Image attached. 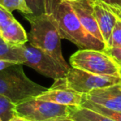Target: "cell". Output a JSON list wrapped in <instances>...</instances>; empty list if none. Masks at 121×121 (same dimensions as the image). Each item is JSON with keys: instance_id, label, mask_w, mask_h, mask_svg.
<instances>
[{"instance_id": "7", "label": "cell", "mask_w": 121, "mask_h": 121, "mask_svg": "<svg viewBox=\"0 0 121 121\" xmlns=\"http://www.w3.org/2000/svg\"><path fill=\"white\" fill-rule=\"evenodd\" d=\"M70 106L37 99L36 97L17 104V116L30 121H46L59 117H67Z\"/></svg>"}, {"instance_id": "2", "label": "cell", "mask_w": 121, "mask_h": 121, "mask_svg": "<svg viewBox=\"0 0 121 121\" xmlns=\"http://www.w3.org/2000/svg\"><path fill=\"white\" fill-rule=\"evenodd\" d=\"M24 17L31 26L27 33L29 44L47 52L59 64L69 70L71 66L66 62L62 55L61 37L52 16L49 13L27 14L24 15Z\"/></svg>"}, {"instance_id": "1", "label": "cell", "mask_w": 121, "mask_h": 121, "mask_svg": "<svg viewBox=\"0 0 121 121\" xmlns=\"http://www.w3.org/2000/svg\"><path fill=\"white\" fill-rule=\"evenodd\" d=\"M47 13L52 16L61 39L71 42L79 49L104 50L105 44L87 32L68 2L49 0Z\"/></svg>"}, {"instance_id": "18", "label": "cell", "mask_w": 121, "mask_h": 121, "mask_svg": "<svg viewBox=\"0 0 121 121\" xmlns=\"http://www.w3.org/2000/svg\"><path fill=\"white\" fill-rule=\"evenodd\" d=\"M111 47H121V20L119 18L116 21L105 49Z\"/></svg>"}, {"instance_id": "30", "label": "cell", "mask_w": 121, "mask_h": 121, "mask_svg": "<svg viewBox=\"0 0 121 121\" xmlns=\"http://www.w3.org/2000/svg\"><path fill=\"white\" fill-rule=\"evenodd\" d=\"M0 36H1V32H0Z\"/></svg>"}, {"instance_id": "3", "label": "cell", "mask_w": 121, "mask_h": 121, "mask_svg": "<svg viewBox=\"0 0 121 121\" xmlns=\"http://www.w3.org/2000/svg\"><path fill=\"white\" fill-rule=\"evenodd\" d=\"M22 66L19 63L0 71V95L8 97L15 104L37 97L48 90L29 79Z\"/></svg>"}, {"instance_id": "6", "label": "cell", "mask_w": 121, "mask_h": 121, "mask_svg": "<svg viewBox=\"0 0 121 121\" xmlns=\"http://www.w3.org/2000/svg\"><path fill=\"white\" fill-rule=\"evenodd\" d=\"M17 50L20 63L32 68L46 77L57 80L63 77L68 71L49 54L31 44L17 46Z\"/></svg>"}, {"instance_id": "21", "label": "cell", "mask_w": 121, "mask_h": 121, "mask_svg": "<svg viewBox=\"0 0 121 121\" xmlns=\"http://www.w3.org/2000/svg\"><path fill=\"white\" fill-rule=\"evenodd\" d=\"M104 51L118 63H121V47L106 48L104 49Z\"/></svg>"}, {"instance_id": "27", "label": "cell", "mask_w": 121, "mask_h": 121, "mask_svg": "<svg viewBox=\"0 0 121 121\" xmlns=\"http://www.w3.org/2000/svg\"><path fill=\"white\" fill-rule=\"evenodd\" d=\"M60 1H64V2L71 3V2H74V1H77V0H60Z\"/></svg>"}, {"instance_id": "17", "label": "cell", "mask_w": 121, "mask_h": 121, "mask_svg": "<svg viewBox=\"0 0 121 121\" xmlns=\"http://www.w3.org/2000/svg\"><path fill=\"white\" fill-rule=\"evenodd\" d=\"M0 59H7V60L18 61L16 46L8 43L1 36H0Z\"/></svg>"}, {"instance_id": "11", "label": "cell", "mask_w": 121, "mask_h": 121, "mask_svg": "<svg viewBox=\"0 0 121 121\" xmlns=\"http://www.w3.org/2000/svg\"><path fill=\"white\" fill-rule=\"evenodd\" d=\"M37 99L56 103L66 106H81L83 95L68 89H53L48 88L47 91L37 95Z\"/></svg>"}, {"instance_id": "25", "label": "cell", "mask_w": 121, "mask_h": 121, "mask_svg": "<svg viewBox=\"0 0 121 121\" xmlns=\"http://www.w3.org/2000/svg\"><path fill=\"white\" fill-rule=\"evenodd\" d=\"M46 121H72L71 119H69L68 117H59V118H55V119H51Z\"/></svg>"}, {"instance_id": "26", "label": "cell", "mask_w": 121, "mask_h": 121, "mask_svg": "<svg viewBox=\"0 0 121 121\" xmlns=\"http://www.w3.org/2000/svg\"><path fill=\"white\" fill-rule=\"evenodd\" d=\"M10 121H30L28 119H26L24 118H22V117H19V116H15L13 119H12Z\"/></svg>"}, {"instance_id": "4", "label": "cell", "mask_w": 121, "mask_h": 121, "mask_svg": "<svg viewBox=\"0 0 121 121\" xmlns=\"http://www.w3.org/2000/svg\"><path fill=\"white\" fill-rule=\"evenodd\" d=\"M120 82L121 77L94 74L71 66L63 77L55 80L51 88L68 89L86 95L93 90L107 87Z\"/></svg>"}, {"instance_id": "5", "label": "cell", "mask_w": 121, "mask_h": 121, "mask_svg": "<svg viewBox=\"0 0 121 121\" xmlns=\"http://www.w3.org/2000/svg\"><path fill=\"white\" fill-rule=\"evenodd\" d=\"M70 66L94 74L121 77L119 65L104 50L80 49L71 56Z\"/></svg>"}, {"instance_id": "14", "label": "cell", "mask_w": 121, "mask_h": 121, "mask_svg": "<svg viewBox=\"0 0 121 121\" xmlns=\"http://www.w3.org/2000/svg\"><path fill=\"white\" fill-rule=\"evenodd\" d=\"M16 104L11 99L0 95V119L2 121H10L17 116L15 113Z\"/></svg>"}, {"instance_id": "28", "label": "cell", "mask_w": 121, "mask_h": 121, "mask_svg": "<svg viewBox=\"0 0 121 121\" xmlns=\"http://www.w3.org/2000/svg\"><path fill=\"white\" fill-rule=\"evenodd\" d=\"M120 66V76H121V66Z\"/></svg>"}, {"instance_id": "10", "label": "cell", "mask_w": 121, "mask_h": 121, "mask_svg": "<svg viewBox=\"0 0 121 121\" xmlns=\"http://www.w3.org/2000/svg\"><path fill=\"white\" fill-rule=\"evenodd\" d=\"M94 13L106 47L118 17L109 9V5L100 0H94Z\"/></svg>"}, {"instance_id": "29", "label": "cell", "mask_w": 121, "mask_h": 121, "mask_svg": "<svg viewBox=\"0 0 121 121\" xmlns=\"http://www.w3.org/2000/svg\"><path fill=\"white\" fill-rule=\"evenodd\" d=\"M117 63H118V62H117ZM118 64H119V66H121V63H118Z\"/></svg>"}, {"instance_id": "8", "label": "cell", "mask_w": 121, "mask_h": 121, "mask_svg": "<svg viewBox=\"0 0 121 121\" xmlns=\"http://www.w3.org/2000/svg\"><path fill=\"white\" fill-rule=\"evenodd\" d=\"M83 98L111 110L121 111L120 83L93 90L88 94L83 95Z\"/></svg>"}, {"instance_id": "20", "label": "cell", "mask_w": 121, "mask_h": 121, "mask_svg": "<svg viewBox=\"0 0 121 121\" xmlns=\"http://www.w3.org/2000/svg\"><path fill=\"white\" fill-rule=\"evenodd\" d=\"M14 20L15 17H13L12 12L0 5V32Z\"/></svg>"}, {"instance_id": "16", "label": "cell", "mask_w": 121, "mask_h": 121, "mask_svg": "<svg viewBox=\"0 0 121 121\" xmlns=\"http://www.w3.org/2000/svg\"><path fill=\"white\" fill-rule=\"evenodd\" d=\"M0 5L10 12L17 10L24 15L32 14L25 0H0Z\"/></svg>"}, {"instance_id": "31", "label": "cell", "mask_w": 121, "mask_h": 121, "mask_svg": "<svg viewBox=\"0 0 121 121\" xmlns=\"http://www.w3.org/2000/svg\"><path fill=\"white\" fill-rule=\"evenodd\" d=\"M0 121H2V120H1V119H0Z\"/></svg>"}, {"instance_id": "15", "label": "cell", "mask_w": 121, "mask_h": 121, "mask_svg": "<svg viewBox=\"0 0 121 121\" xmlns=\"http://www.w3.org/2000/svg\"><path fill=\"white\" fill-rule=\"evenodd\" d=\"M81 106L87 108V109H91L92 110L96 111V112L104 114V115L111 118V119H113L115 121H121V111L111 110V109L104 108L103 106L99 105V104H95V103H93L91 101L87 100V99H85L84 98L82 99V103H81Z\"/></svg>"}, {"instance_id": "9", "label": "cell", "mask_w": 121, "mask_h": 121, "mask_svg": "<svg viewBox=\"0 0 121 121\" xmlns=\"http://www.w3.org/2000/svg\"><path fill=\"white\" fill-rule=\"evenodd\" d=\"M81 23L92 36L104 42L94 13V0H77L69 3Z\"/></svg>"}, {"instance_id": "32", "label": "cell", "mask_w": 121, "mask_h": 121, "mask_svg": "<svg viewBox=\"0 0 121 121\" xmlns=\"http://www.w3.org/2000/svg\"><path fill=\"white\" fill-rule=\"evenodd\" d=\"M120 86H121V82H120Z\"/></svg>"}, {"instance_id": "22", "label": "cell", "mask_w": 121, "mask_h": 121, "mask_svg": "<svg viewBox=\"0 0 121 121\" xmlns=\"http://www.w3.org/2000/svg\"><path fill=\"white\" fill-rule=\"evenodd\" d=\"M16 64H19V62L18 61H16V60H7V59H0V71L6 69V68Z\"/></svg>"}, {"instance_id": "13", "label": "cell", "mask_w": 121, "mask_h": 121, "mask_svg": "<svg viewBox=\"0 0 121 121\" xmlns=\"http://www.w3.org/2000/svg\"><path fill=\"white\" fill-rule=\"evenodd\" d=\"M67 117L72 121H115L104 114L82 106H70Z\"/></svg>"}, {"instance_id": "12", "label": "cell", "mask_w": 121, "mask_h": 121, "mask_svg": "<svg viewBox=\"0 0 121 121\" xmlns=\"http://www.w3.org/2000/svg\"><path fill=\"white\" fill-rule=\"evenodd\" d=\"M1 37L8 43L14 46L24 45L28 42L25 29L16 19L1 30Z\"/></svg>"}, {"instance_id": "24", "label": "cell", "mask_w": 121, "mask_h": 121, "mask_svg": "<svg viewBox=\"0 0 121 121\" xmlns=\"http://www.w3.org/2000/svg\"><path fill=\"white\" fill-rule=\"evenodd\" d=\"M109 9L112 10V12L114 13V14H115L116 17L121 20V9H119V8L113 7V6H110V5H109Z\"/></svg>"}, {"instance_id": "19", "label": "cell", "mask_w": 121, "mask_h": 121, "mask_svg": "<svg viewBox=\"0 0 121 121\" xmlns=\"http://www.w3.org/2000/svg\"><path fill=\"white\" fill-rule=\"evenodd\" d=\"M32 15L47 13L49 0H25Z\"/></svg>"}, {"instance_id": "23", "label": "cell", "mask_w": 121, "mask_h": 121, "mask_svg": "<svg viewBox=\"0 0 121 121\" xmlns=\"http://www.w3.org/2000/svg\"><path fill=\"white\" fill-rule=\"evenodd\" d=\"M104 3L107 4L108 5L113 6V7L119 8L121 9V0H100Z\"/></svg>"}]
</instances>
